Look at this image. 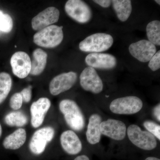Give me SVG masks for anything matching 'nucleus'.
Returning a JSON list of instances; mask_svg holds the SVG:
<instances>
[{"instance_id": "1", "label": "nucleus", "mask_w": 160, "mask_h": 160, "mask_svg": "<svg viewBox=\"0 0 160 160\" xmlns=\"http://www.w3.org/2000/svg\"><path fill=\"white\" fill-rule=\"evenodd\" d=\"M59 109L67 125L71 129L77 131L82 130L85 126V118L79 107L74 101L62 100L59 104Z\"/></svg>"}, {"instance_id": "2", "label": "nucleus", "mask_w": 160, "mask_h": 160, "mask_svg": "<svg viewBox=\"0 0 160 160\" xmlns=\"http://www.w3.org/2000/svg\"><path fill=\"white\" fill-rule=\"evenodd\" d=\"M62 26L56 25L46 27L34 34L33 42L41 47L53 48L62 43L64 38Z\"/></svg>"}, {"instance_id": "3", "label": "nucleus", "mask_w": 160, "mask_h": 160, "mask_svg": "<svg viewBox=\"0 0 160 160\" xmlns=\"http://www.w3.org/2000/svg\"><path fill=\"white\" fill-rule=\"evenodd\" d=\"M113 39L107 33H97L87 37L79 44L81 51L91 53H100L108 50L112 46Z\"/></svg>"}, {"instance_id": "4", "label": "nucleus", "mask_w": 160, "mask_h": 160, "mask_svg": "<svg viewBox=\"0 0 160 160\" xmlns=\"http://www.w3.org/2000/svg\"><path fill=\"white\" fill-rule=\"evenodd\" d=\"M130 142L135 146L145 150H153L157 146L155 137L146 131H143L137 125H131L127 130Z\"/></svg>"}, {"instance_id": "5", "label": "nucleus", "mask_w": 160, "mask_h": 160, "mask_svg": "<svg viewBox=\"0 0 160 160\" xmlns=\"http://www.w3.org/2000/svg\"><path fill=\"white\" fill-rule=\"evenodd\" d=\"M143 106L142 101L140 98L129 96L113 100L110 103L109 109L115 114L131 115L139 112Z\"/></svg>"}, {"instance_id": "6", "label": "nucleus", "mask_w": 160, "mask_h": 160, "mask_svg": "<svg viewBox=\"0 0 160 160\" xmlns=\"http://www.w3.org/2000/svg\"><path fill=\"white\" fill-rule=\"evenodd\" d=\"M65 9L69 17L82 24L88 22L92 17V12L89 6L81 0L67 1Z\"/></svg>"}, {"instance_id": "7", "label": "nucleus", "mask_w": 160, "mask_h": 160, "mask_svg": "<svg viewBox=\"0 0 160 160\" xmlns=\"http://www.w3.org/2000/svg\"><path fill=\"white\" fill-rule=\"evenodd\" d=\"M55 131L51 127H45L38 129L33 133L29 148L32 153L38 155L45 151L47 144L54 137Z\"/></svg>"}, {"instance_id": "8", "label": "nucleus", "mask_w": 160, "mask_h": 160, "mask_svg": "<svg viewBox=\"0 0 160 160\" xmlns=\"http://www.w3.org/2000/svg\"><path fill=\"white\" fill-rule=\"evenodd\" d=\"M80 80L81 86L86 91L95 94L102 91V81L94 68L89 66L85 68L80 75Z\"/></svg>"}, {"instance_id": "9", "label": "nucleus", "mask_w": 160, "mask_h": 160, "mask_svg": "<svg viewBox=\"0 0 160 160\" xmlns=\"http://www.w3.org/2000/svg\"><path fill=\"white\" fill-rule=\"evenodd\" d=\"M76 72H69L55 77L49 84V91L53 96H57L71 89L77 80Z\"/></svg>"}, {"instance_id": "10", "label": "nucleus", "mask_w": 160, "mask_h": 160, "mask_svg": "<svg viewBox=\"0 0 160 160\" xmlns=\"http://www.w3.org/2000/svg\"><path fill=\"white\" fill-rule=\"evenodd\" d=\"M129 49L132 56L142 62H149L157 51L156 46L146 40L132 43L129 46Z\"/></svg>"}, {"instance_id": "11", "label": "nucleus", "mask_w": 160, "mask_h": 160, "mask_svg": "<svg viewBox=\"0 0 160 160\" xmlns=\"http://www.w3.org/2000/svg\"><path fill=\"white\" fill-rule=\"evenodd\" d=\"M10 64L13 74L19 78H25L30 74L31 59L26 52L19 51L12 55Z\"/></svg>"}, {"instance_id": "12", "label": "nucleus", "mask_w": 160, "mask_h": 160, "mask_svg": "<svg viewBox=\"0 0 160 160\" xmlns=\"http://www.w3.org/2000/svg\"><path fill=\"white\" fill-rule=\"evenodd\" d=\"M100 129L102 134L116 141H122L126 136V125L120 120L109 119L103 121Z\"/></svg>"}, {"instance_id": "13", "label": "nucleus", "mask_w": 160, "mask_h": 160, "mask_svg": "<svg viewBox=\"0 0 160 160\" xmlns=\"http://www.w3.org/2000/svg\"><path fill=\"white\" fill-rule=\"evenodd\" d=\"M60 11L54 7H49L41 12L32 20V27L35 30H42L58 21Z\"/></svg>"}, {"instance_id": "14", "label": "nucleus", "mask_w": 160, "mask_h": 160, "mask_svg": "<svg viewBox=\"0 0 160 160\" xmlns=\"http://www.w3.org/2000/svg\"><path fill=\"white\" fill-rule=\"evenodd\" d=\"M51 104L50 100L46 98H40L32 103L30 107V113L31 124L33 128H38L42 124Z\"/></svg>"}, {"instance_id": "15", "label": "nucleus", "mask_w": 160, "mask_h": 160, "mask_svg": "<svg viewBox=\"0 0 160 160\" xmlns=\"http://www.w3.org/2000/svg\"><path fill=\"white\" fill-rule=\"evenodd\" d=\"M86 62L92 68L103 69H113L117 61L114 56L105 53H91L86 57Z\"/></svg>"}, {"instance_id": "16", "label": "nucleus", "mask_w": 160, "mask_h": 160, "mask_svg": "<svg viewBox=\"0 0 160 160\" xmlns=\"http://www.w3.org/2000/svg\"><path fill=\"white\" fill-rule=\"evenodd\" d=\"M60 142L64 151L69 155L78 154L82 149L81 140L72 130L63 132L60 137Z\"/></svg>"}, {"instance_id": "17", "label": "nucleus", "mask_w": 160, "mask_h": 160, "mask_svg": "<svg viewBox=\"0 0 160 160\" xmlns=\"http://www.w3.org/2000/svg\"><path fill=\"white\" fill-rule=\"evenodd\" d=\"M102 118L99 114L90 116L86 132V138L89 144L95 145L99 142L101 138L100 126Z\"/></svg>"}, {"instance_id": "18", "label": "nucleus", "mask_w": 160, "mask_h": 160, "mask_svg": "<svg viewBox=\"0 0 160 160\" xmlns=\"http://www.w3.org/2000/svg\"><path fill=\"white\" fill-rule=\"evenodd\" d=\"M26 132L25 129L20 128L6 137L3 141L5 149L16 150L21 148L26 142Z\"/></svg>"}, {"instance_id": "19", "label": "nucleus", "mask_w": 160, "mask_h": 160, "mask_svg": "<svg viewBox=\"0 0 160 160\" xmlns=\"http://www.w3.org/2000/svg\"><path fill=\"white\" fill-rule=\"evenodd\" d=\"M47 57V53L42 49H36L33 52L32 60H31V68L30 74L34 76L41 74L46 67Z\"/></svg>"}, {"instance_id": "20", "label": "nucleus", "mask_w": 160, "mask_h": 160, "mask_svg": "<svg viewBox=\"0 0 160 160\" xmlns=\"http://www.w3.org/2000/svg\"><path fill=\"white\" fill-rule=\"evenodd\" d=\"M113 9L118 18L122 22L128 20L132 11L131 1L129 0L112 1Z\"/></svg>"}, {"instance_id": "21", "label": "nucleus", "mask_w": 160, "mask_h": 160, "mask_svg": "<svg viewBox=\"0 0 160 160\" xmlns=\"http://www.w3.org/2000/svg\"><path fill=\"white\" fill-rule=\"evenodd\" d=\"M4 121L8 126L22 127L28 123V118L22 112L17 111L11 112L6 115Z\"/></svg>"}, {"instance_id": "22", "label": "nucleus", "mask_w": 160, "mask_h": 160, "mask_svg": "<svg viewBox=\"0 0 160 160\" xmlns=\"http://www.w3.org/2000/svg\"><path fill=\"white\" fill-rule=\"evenodd\" d=\"M146 33L148 41L155 46L160 45V22L158 20L152 21L147 25Z\"/></svg>"}, {"instance_id": "23", "label": "nucleus", "mask_w": 160, "mask_h": 160, "mask_svg": "<svg viewBox=\"0 0 160 160\" xmlns=\"http://www.w3.org/2000/svg\"><path fill=\"white\" fill-rule=\"evenodd\" d=\"M12 86V80L9 73H0V104L6 99Z\"/></svg>"}, {"instance_id": "24", "label": "nucleus", "mask_w": 160, "mask_h": 160, "mask_svg": "<svg viewBox=\"0 0 160 160\" xmlns=\"http://www.w3.org/2000/svg\"><path fill=\"white\" fill-rule=\"evenodd\" d=\"M12 27L13 22L11 17L0 10V31L8 33L12 30Z\"/></svg>"}, {"instance_id": "25", "label": "nucleus", "mask_w": 160, "mask_h": 160, "mask_svg": "<svg viewBox=\"0 0 160 160\" xmlns=\"http://www.w3.org/2000/svg\"><path fill=\"white\" fill-rule=\"evenodd\" d=\"M144 127L148 132L153 135L155 137L160 140V126L152 121H146L143 123Z\"/></svg>"}, {"instance_id": "26", "label": "nucleus", "mask_w": 160, "mask_h": 160, "mask_svg": "<svg viewBox=\"0 0 160 160\" xmlns=\"http://www.w3.org/2000/svg\"><path fill=\"white\" fill-rule=\"evenodd\" d=\"M23 99L20 92H16L11 97L9 105L12 109L17 110L22 107Z\"/></svg>"}, {"instance_id": "27", "label": "nucleus", "mask_w": 160, "mask_h": 160, "mask_svg": "<svg viewBox=\"0 0 160 160\" xmlns=\"http://www.w3.org/2000/svg\"><path fill=\"white\" fill-rule=\"evenodd\" d=\"M149 67L152 71H156L160 68V51L159 50L149 61Z\"/></svg>"}, {"instance_id": "28", "label": "nucleus", "mask_w": 160, "mask_h": 160, "mask_svg": "<svg viewBox=\"0 0 160 160\" xmlns=\"http://www.w3.org/2000/svg\"><path fill=\"white\" fill-rule=\"evenodd\" d=\"M32 89L31 86H28L27 88H24L20 93L22 98L23 102L28 103L30 102L32 98Z\"/></svg>"}, {"instance_id": "29", "label": "nucleus", "mask_w": 160, "mask_h": 160, "mask_svg": "<svg viewBox=\"0 0 160 160\" xmlns=\"http://www.w3.org/2000/svg\"><path fill=\"white\" fill-rule=\"evenodd\" d=\"M93 2L103 8H108L112 3V1L109 0H95Z\"/></svg>"}, {"instance_id": "30", "label": "nucleus", "mask_w": 160, "mask_h": 160, "mask_svg": "<svg viewBox=\"0 0 160 160\" xmlns=\"http://www.w3.org/2000/svg\"><path fill=\"white\" fill-rule=\"evenodd\" d=\"M153 113L155 118H156L158 121L160 122V105L158 104L157 106L155 107L153 110Z\"/></svg>"}, {"instance_id": "31", "label": "nucleus", "mask_w": 160, "mask_h": 160, "mask_svg": "<svg viewBox=\"0 0 160 160\" xmlns=\"http://www.w3.org/2000/svg\"><path fill=\"white\" fill-rule=\"evenodd\" d=\"M74 160H90L89 158L87 156L85 155H82L79 156L77 157Z\"/></svg>"}, {"instance_id": "32", "label": "nucleus", "mask_w": 160, "mask_h": 160, "mask_svg": "<svg viewBox=\"0 0 160 160\" xmlns=\"http://www.w3.org/2000/svg\"><path fill=\"white\" fill-rule=\"evenodd\" d=\"M145 160H160V159L158 158L153 157H148L146 158Z\"/></svg>"}, {"instance_id": "33", "label": "nucleus", "mask_w": 160, "mask_h": 160, "mask_svg": "<svg viewBox=\"0 0 160 160\" xmlns=\"http://www.w3.org/2000/svg\"><path fill=\"white\" fill-rule=\"evenodd\" d=\"M2 126H1V124H0V138H1V136H2Z\"/></svg>"}, {"instance_id": "34", "label": "nucleus", "mask_w": 160, "mask_h": 160, "mask_svg": "<svg viewBox=\"0 0 160 160\" xmlns=\"http://www.w3.org/2000/svg\"><path fill=\"white\" fill-rule=\"evenodd\" d=\"M155 2H157L158 3V4H159V5H160V1H159V0H156V1H155Z\"/></svg>"}]
</instances>
